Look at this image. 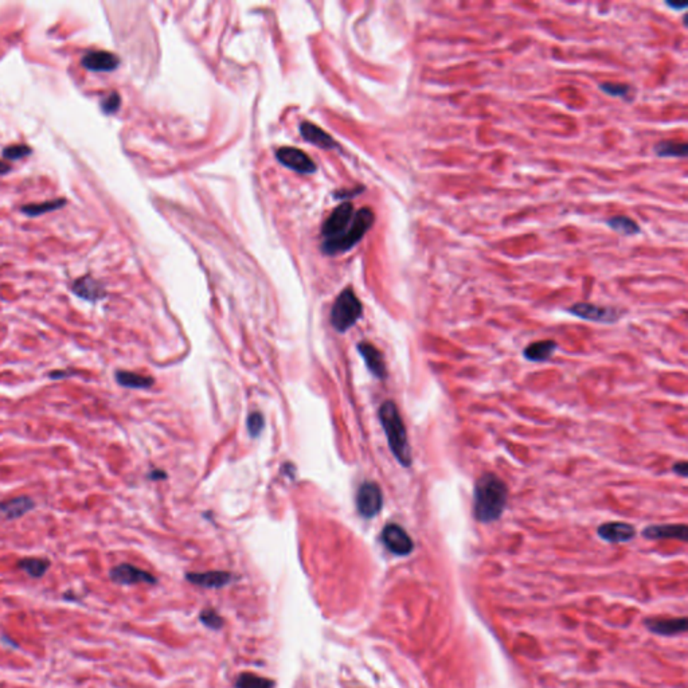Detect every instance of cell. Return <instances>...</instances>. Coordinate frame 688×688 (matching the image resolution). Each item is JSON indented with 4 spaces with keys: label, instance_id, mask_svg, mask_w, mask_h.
Segmentation results:
<instances>
[{
    "label": "cell",
    "instance_id": "obj_1",
    "mask_svg": "<svg viewBox=\"0 0 688 688\" xmlns=\"http://www.w3.org/2000/svg\"><path fill=\"white\" fill-rule=\"evenodd\" d=\"M508 490L495 474H484L477 478L474 498V514L478 522L491 523L503 515Z\"/></svg>",
    "mask_w": 688,
    "mask_h": 688
},
{
    "label": "cell",
    "instance_id": "obj_2",
    "mask_svg": "<svg viewBox=\"0 0 688 688\" xmlns=\"http://www.w3.org/2000/svg\"><path fill=\"white\" fill-rule=\"evenodd\" d=\"M379 421L382 424L390 450L398 463L405 468L411 465V449L406 428L393 401H386L379 408Z\"/></svg>",
    "mask_w": 688,
    "mask_h": 688
},
{
    "label": "cell",
    "instance_id": "obj_3",
    "mask_svg": "<svg viewBox=\"0 0 688 688\" xmlns=\"http://www.w3.org/2000/svg\"><path fill=\"white\" fill-rule=\"evenodd\" d=\"M375 221V215L369 207H363L354 214L351 224L339 237L326 239L323 251L327 254H338L351 249L369 231Z\"/></svg>",
    "mask_w": 688,
    "mask_h": 688
},
{
    "label": "cell",
    "instance_id": "obj_4",
    "mask_svg": "<svg viewBox=\"0 0 688 688\" xmlns=\"http://www.w3.org/2000/svg\"><path fill=\"white\" fill-rule=\"evenodd\" d=\"M363 306L355 292L351 288L344 289L333 303L331 311V324L338 332L348 331L362 318Z\"/></svg>",
    "mask_w": 688,
    "mask_h": 688
},
{
    "label": "cell",
    "instance_id": "obj_5",
    "mask_svg": "<svg viewBox=\"0 0 688 688\" xmlns=\"http://www.w3.org/2000/svg\"><path fill=\"white\" fill-rule=\"evenodd\" d=\"M384 507V495L381 487L374 481H365L357 493V512L365 519L378 515Z\"/></svg>",
    "mask_w": 688,
    "mask_h": 688
},
{
    "label": "cell",
    "instance_id": "obj_6",
    "mask_svg": "<svg viewBox=\"0 0 688 688\" xmlns=\"http://www.w3.org/2000/svg\"><path fill=\"white\" fill-rule=\"evenodd\" d=\"M382 542L386 546V549L396 556H409L414 549V543L411 541L409 534L396 523H390L384 526L382 531Z\"/></svg>",
    "mask_w": 688,
    "mask_h": 688
},
{
    "label": "cell",
    "instance_id": "obj_7",
    "mask_svg": "<svg viewBox=\"0 0 688 688\" xmlns=\"http://www.w3.org/2000/svg\"><path fill=\"white\" fill-rule=\"evenodd\" d=\"M570 314L575 315L577 318L596 321V323H614L621 318V312L601 305L589 304V303H577L569 308Z\"/></svg>",
    "mask_w": 688,
    "mask_h": 688
},
{
    "label": "cell",
    "instance_id": "obj_8",
    "mask_svg": "<svg viewBox=\"0 0 688 688\" xmlns=\"http://www.w3.org/2000/svg\"><path fill=\"white\" fill-rule=\"evenodd\" d=\"M276 158L282 166L299 173H312L316 171V164L302 149L293 147H282L278 149Z\"/></svg>",
    "mask_w": 688,
    "mask_h": 688
},
{
    "label": "cell",
    "instance_id": "obj_9",
    "mask_svg": "<svg viewBox=\"0 0 688 688\" xmlns=\"http://www.w3.org/2000/svg\"><path fill=\"white\" fill-rule=\"evenodd\" d=\"M109 578L119 585H136V583H158L156 578L146 570L139 569L130 563H121L109 571Z\"/></svg>",
    "mask_w": 688,
    "mask_h": 688
},
{
    "label": "cell",
    "instance_id": "obj_10",
    "mask_svg": "<svg viewBox=\"0 0 688 688\" xmlns=\"http://www.w3.org/2000/svg\"><path fill=\"white\" fill-rule=\"evenodd\" d=\"M354 218V207L350 203H343L339 207H336L330 218L326 221L323 226V236L326 239H335L339 237L344 230L348 227Z\"/></svg>",
    "mask_w": 688,
    "mask_h": 688
},
{
    "label": "cell",
    "instance_id": "obj_11",
    "mask_svg": "<svg viewBox=\"0 0 688 688\" xmlns=\"http://www.w3.org/2000/svg\"><path fill=\"white\" fill-rule=\"evenodd\" d=\"M185 580L205 589H221L233 581V574L219 570L206 573H188L185 574Z\"/></svg>",
    "mask_w": 688,
    "mask_h": 688
},
{
    "label": "cell",
    "instance_id": "obj_12",
    "mask_svg": "<svg viewBox=\"0 0 688 688\" xmlns=\"http://www.w3.org/2000/svg\"><path fill=\"white\" fill-rule=\"evenodd\" d=\"M357 351L365 359L366 366L371 374L378 379H384L387 375V370H386V363L382 352L374 344L369 342L357 344Z\"/></svg>",
    "mask_w": 688,
    "mask_h": 688
},
{
    "label": "cell",
    "instance_id": "obj_13",
    "mask_svg": "<svg viewBox=\"0 0 688 688\" xmlns=\"http://www.w3.org/2000/svg\"><path fill=\"white\" fill-rule=\"evenodd\" d=\"M81 64L91 71H113L119 67L120 58L109 52H92L84 55Z\"/></svg>",
    "mask_w": 688,
    "mask_h": 688
},
{
    "label": "cell",
    "instance_id": "obj_14",
    "mask_svg": "<svg viewBox=\"0 0 688 688\" xmlns=\"http://www.w3.org/2000/svg\"><path fill=\"white\" fill-rule=\"evenodd\" d=\"M636 531L633 526L622 522H612L605 523L598 527V535L607 541L612 543L628 542L633 539Z\"/></svg>",
    "mask_w": 688,
    "mask_h": 688
},
{
    "label": "cell",
    "instance_id": "obj_15",
    "mask_svg": "<svg viewBox=\"0 0 688 688\" xmlns=\"http://www.w3.org/2000/svg\"><path fill=\"white\" fill-rule=\"evenodd\" d=\"M71 291L86 302H98L106 296L103 284L92 276H84L73 282Z\"/></svg>",
    "mask_w": 688,
    "mask_h": 688
},
{
    "label": "cell",
    "instance_id": "obj_16",
    "mask_svg": "<svg viewBox=\"0 0 688 688\" xmlns=\"http://www.w3.org/2000/svg\"><path fill=\"white\" fill-rule=\"evenodd\" d=\"M300 132L308 143L319 147V148H323V149L338 148V144L335 143V140L332 139L331 136L328 133L324 132L321 128H319L312 122H308V121L302 122Z\"/></svg>",
    "mask_w": 688,
    "mask_h": 688
},
{
    "label": "cell",
    "instance_id": "obj_17",
    "mask_svg": "<svg viewBox=\"0 0 688 688\" xmlns=\"http://www.w3.org/2000/svg\"><path fill=\"white\" fill-rule=\"evenodd\" d=\"M35 507V502L30 496H16L0 503V514L6 519H18L26 515Z\"/></svg>",
    "mask_w": 688,
    "mask_h": 688
},
{
    "label": "cell",
    "instance_id": "obj_18",
    "mask_svg": "<svg viewBox=\"0 0 688 688\" xmlns=\"http://www.w3.org/2000/svg\"><path fill=\"white\" fill-rule=\"evenodd\" d=\"M643 535L648 539H665L677 538L683 542L687 541V526L686 524H663L650 526L643 531Z\"/></svg>",
    "mask_w": 688,
    "mask_h": 688
},
{
    "label": "cell",
    "instance_id": "obj_19",
    "mask_svg": "<svg viewBox=\"0 0 688 688\" xmlns=\"http://www.w3.org/2000/svg\"><path fill=\"white\" fill-rule=\"evenodd\" d=\"M556 347H558L556 342L550 340V339L535 342V343L529 344L524 348L523 355L531 362H546L553 357V354L556 352Z\"/></svg>",
    "mask_w": 688,
    "mask_h": 688
},
{
    "label": "cell",
    "instance_id": "obj_20",
    "mask_svg": "<svg viewBox=\"0 0 688 688\" xmlns=\"http://www.w3.org/2000/svg\"><path fill=\"white\" fill-rule=\"evenodd\" d=\"M115 377H116V381L120 386L128 387V389H149L152 384H155L152 377L136 374V372H131V371H117Z\"/></svg>",
    "mask_w": 688,
    "mask_h": 688
},
{
    "label": "cell",
    "instance_id": "obj_21",
    "mask_svg": "<svg viewBox=\"0 0 688 688\" xmlns=\"http://www.w3.org/2000/svg\"><path fill=\"white\" fill-rule=\"evenodd\" d=\"M649 629L659 635H675L687 629L686 619H668V620H652L647 622Z\"/></svg>",
    "mask_w": 688,
    "mask_h": 688
},
{
    "label": "cell",
    "instance_id": "obj_22",
    "mask_svg": "<svg viewBox=\"0 0 688 688\" xmlns=\"http://www.w3.org/2000/svg\"><path fill=\"white\" fill-rule=\"evenodd\" d=\"M50 561L46 558H23L18 562V568L31 578H42L50 569Z\"/></svg>",
    "mask_w": 688,
    "mask_h": 688
},
{
    "label": "cell",
    "instance_id": "obj_23",
    "mask_svg": "<svg viewBox=\"0 0 688 688\" xmlns=\"http://www.w3.org/2000/svg\"><path fill=\"white\" fill-rule=\"evenodd\" d=\"M655 152L662 158H684L687 155V143L664 140L655 147Z\"/></svg>",
    "mask_w": 688,
    "mask_h": 688
},
{
    "label": "cell",
    "instance_id": "obj_24",
    "mask_svg": "<svg viewBox=\"0 0 688 688\" xmlns=\"http://www.w3.org/2000/svg\"><path fill=\"white\" fill-rule=\"evenodd\" d=\"M67 206V199L65 198H58L53 199V200H46L43 203H34V205H27L22 212L27 214L28 217H38V215H42V214H46V212H54V210H58V209H62Z\"/></svg>",
    "mask_w": 688,
    "mask_h": 688
},
{
    "label": "cell",
    "instance_id": "obj_25",
    "mask_svg": "<svg viewBox=\"0 0 688 688\" xmlns=\"http://www.w3.org/2000/svg\"><path fill=\"white\" fill-rule=\"evenodd\" d=\"M234 686L236 688H275V682L252 672H243L239 674Z\"/></svg>",
    "mask_w": 688,
    "mask_h": 688
},
{
    "label": "cell",
    "instance_id": "obj_26",
    "mask_svg": "<svg viewBox=\"0 0 688 688\" xmlns=\"http://www.w3.org/2000/svg\"><path fill=\"white\" fill-rule=\"evenodd\" d=\"M610 229L624 236H635L640 231V227L629 217H613L608 221Z\"/></svg>",
    "mask_w": 688,
    "mask_h": 688
},
{
    "label": "cell",
    "instance_id": "obj_27",
    "mask_svg": "<svg viewBox=\"0 0 688 688\" xmlns=\"http://www.w3.org/2000/svg\"><path fill=\"white\" fill-rule=\"evenodd\" d=\"M199 620L200 622L210 628V629H214V631H218L224 626V619L214 610V609H205L200 612L199 614Z\"/></svg>",
    "mask_w": 688,
    "mask_h": 688
},
{
    "label": "cell",
    "instance_id": "obj_28",
    "mask_svg": "<svg viewBox=\"0 0 688 688\" xmlns=\"http://www.w3.org/2000/svg\"><path fill=\"white\" fill-rule=\"evenodd\" d=\"M31 152V148L26 144H13L3 149V156L8 160H19L26 158Z\"/></svg>",
    "mask_w": 688,
    "mask_h": 688
},
{
    "label": "cell",
    "instance_id": "obj_29",
    "mask_svg": "<svg viewBox=\"0 0 688 688\" xmlns=\"http://www.w3.org/2000/svg\"><path fill=\"white\" fill-rule=\"evenodd\" d=\"M264 415L260 411H254L248 417V430L252 437H258L264 429Z\"/></svg>",
    "mask_w": 688,
    "mask_h": 688
},
{
    "label": "cell",
    "instance_id": "obj_30",
    "mask_svg": "<svg viewBox=\"0 0 688 688\" xmlns=\"http://www.w3.org/2000/svg\"><path fill=\"white\" fill-rule=\"evenodd\" d=\"M120 104H121V98H120L119 93L112 92L103 98L101 109L104 110V113H106V115H112V113L119 110Z\"/></svg>",
    "mask_w": 688,
    "mask_h": 688
},
{
    "label": "cell",
    "instance_id": "obj_31",
    "mask_svg": "<svg viewBox=\"0 0 688 688\" xmlns=\"http://www.w3.org/2000/svg\"><path fill=\"white\" fill-rule=\"evenodd\" d=\"M601 91L614 97H626V94L629 93V88L621 84H602Z\"/></svg>",
    "mask_w": 688,
    "mask_h": 688
},
{
    "label": "cell",
    "instance_id": "obj_32",
    "mask_svg": "<svg viewBox=\"0 0 688 688\" xmlns=\"http://www.w3.org/2000/svg\"><path fill=\"white\" fill-rule=\"evenodd\" d=\"M674 472L677 474V475H680L682 477H687V463H686V461H683V463L675 464V465H674Z\"/></svg>",
    "mask_w": 688,
    "mask_h": 688
},
{
    "label": "cell",
    "instance_id": "obj_33",
    "mask_svg": "<svg viewBox=\"0 0 688 688\" xmlns=\"http://www.w3.org/2000/svg\"><path fill=\"white\" fill-rule=\"evenodd\" d=\"M149 477L152 480H163V478H166V474L161 472V471H154L152 474H149Z\"/></svg>",
    "mask_w": 688,
    "mask_h": 688
},
{
    "label": "cell",
    "instance_id": "obj_34",
    "mask_svg": "<svg viewBox=\"0 0 688 688\" xmlns=\"http://www.w3.org/2000/svg\"><path fill=\"white\" fill-rule=\"evenodd\" d=\"M10 171H11V166L4 163V161H0V175H4V173Z\"/></svg>",
    "mask_w": 688,
    "mask_h": 688
}]
</instances>
